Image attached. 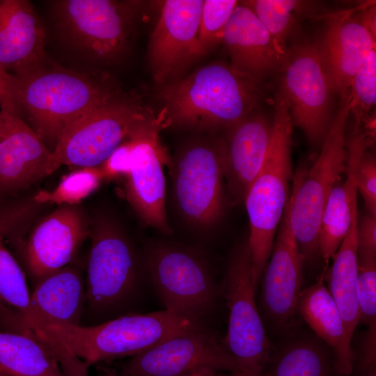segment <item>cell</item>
<instances>
[{"instance_id":"cell-7","label":"cell","mask_w":376,"mask_h":376,"mask_svg":"<svg viewBox=\"0 0 376 376\" xmlns=\"http://www.w3.org/2000/svg\"><path fill=\"white\" fill-rule=\"evenodd\" d=\"M58 34L70 49L92 62L122 58L134 29L130 3L111 0H58L52 3Z\"/></svg>"},{"instance_id":"cell-39","label":"cell","mask_w":376,"mask_h":376,"mask_svg":"<svg viewBox=\"0 0 376 376\" xmlns=\"http://www.w3.org/2000/svg\"><path fill=\"white\" fill-rule=\"evenodd\" d=\"M0 322L8 328V331L29 334L20 313L7 306L0 297Z\"/></svg>"},{"instance_id":"cell-40","label":"cell","mask_w":376,"mask_h":376,"mask_svg":"<svg viewBox=\"0 0 376 376\" xmlns=\"http://www.w3.org/2000/svg\"><path fill=\"white\" fill-rule=\"evenodd\" d=\"M188 376H247L242 372H227L214 369L198 371Z\"/></svg>"},{"instance_id":"cell-30","label":"cell","mask_w":376,"mask_h":376,"mask_svg":"<svg viewBox=\"0 0 376 376\" xmlns=\"http://www.w3.org/2000/svg\"><path fill=\"white\" fill-rule=\"evenodd\" d=\"M102 180L99 167L79 168L65 175L53 191H40L34 198L38 203L74 205L95 191Z\"/></svg>"},{"instance_id":"cell-8","label":"cell","mask_w":376,"mask_h":376,"mask_svg":"<svg viewBox=\"0 0 376 376\" xmlns=\"http://www.w3.org/2000/svg\"><path fill=\"white\" fill-rule=\"evenodd\" d=\"M224 141L199 139L186 143L171 162L173 194L182 219L199 230L214 226L226 198Z\"/></svg>"},{"instance_id":"cell-1","label":"cell","mask_w":376,"mask_h":376,"mask_svg":"<svg viewBox=\"0 0 376 376\" xmlns=\"http://www.w3.org/2000/svg\"><path fill=\"white\" fill-rule=\"evenodd\" d=\"M205 327L203 322L166 310L127 313L93 325H49L39 336L63 366L74 357L88 367L133 357L179 334Z\"/></svg>"},{"instance_id":"cell-27","label":"cell","mask_w":376,"mask_h":376,"mask_svg":"<svg viewBox=\"0 0 376 376\" xmlns=\"http://www.w3.org/2000/svg\"><path fill=\"white\" fill-rule=\"evenodd\" d=\"M357 206L352 213V223L346 237L324 274L328 290L340 313L347 336L352 340L360 321L357 295Z\"/></svg>"},{"instance_id":"cell-41","label":"cell","mask_w":376,"mask_h":376,"mask_svg":"<svg viewBox=\"0 0 376 376\" xmlns=\"http://www.w3.org/2000/svg\"><path fill=\"white\" fill-rule=\"evenodd\" d=\"M97 376H122L118 371L114 368L100 365L97 368Z\"/></svg>"},{"instance_id":"cell-13","label":"cell","mask_w":376,"mask_h":376,"mask_svg":"<svg viewBox=\"0 0 376 376\" xmlns=\"http://www.w3.org/2000/svg\"><path fill=\"white\" fill-rule=\"evenodd\" d=\"M164 113L141 123L129 135L132 141L131 166L127 175L126 196L143 223L171 234L166 211V180L163 166L169 158L162 145Z\"/></svg>"},{"instance_id":"cell-31","label":"cell","mask_w":376,"mask_h":376,"mask_svg":"<svg viewBox=\"0 0 376 376\" xmlns=\"http://www.w3.org/2000/svg\"><path fill=\"white\" fill-rule=\"evenodd\" d=\"M0 297L24 319L29 311L31 294L22 269L3 244L1 227Z\"/></svg>"},{"instance_id":"cell-16","label":"cell","mask_w":376,"mask_h":376,"mask_svg":"<svg viewBox=\"0 0 376 376\" xmlns=\"http://www.w3.org/2000/svg\"><path fill=\"white\" fill-rule=\"evenodd\" d=\"M60 166L24 120L0 110V198L24 190Z\"/></svg>"},{"instance_id":"cell-37","label":"cell","mask_w":376,"mask_h":376,"mask_svg":"<svg viewBox=\"0 0 376 376\" xmlns=\"http://www.w3.org/2000/svg\"><path fill=\"white\" fill-rule=\"evenodd\" d=\"M0 110L22 119L18 105L15 79L0 65Z\"/></svg>"},{"instance_id":"cell-24","label":"cell","mask_w":376,"mask_h":376,"mask_svg":"<svg viewBox=\"0 0 376 376\" xmlns=\"http://www.w3.org/2000/svg\"><path fill=\"white\" fill-rule=\"evenodd\" d=\"M46 34L33 6L26 0H0V65L12 75L39 63Z\"/></svg>"},{"instance_id":"cell-42","label":"cell","mask_w":376,"mask_h":376,"mask_svg":"<svg viewBox=\"0 0 376 376\" xmlns=\"http://www.w3.org/2000/svg\"><path fill=\"white\" fill-rule=\"evenodd\" d=\"M354 376H376V371L369 373H357Z\"/></svg>"},{"instance_id":"cell-29","label":"cell","mask_w":376,"mask_h":376,"mask_svg":"<svg viewBox=\"0 0 376 376\" xmlns=\"http://www.w3.org/2000/svg\"><path fill=\"white\" fill-rule=\"evenodd\" d=\"M241 4L250 9L285 52L286 40L304 3L291 0H248Z\"/></svg>"},{"instance_id":"cell-17","label":"cell","mask_w":376,"mask_h":376,"mask_svg":"<svg viewBox=\"0 0 376 376\" xmlns=\"http://www.w3.org/2000/svg\"><path fill=\"white\" fill-rule=\"evenodd\" d=\"M289 210L288 199L270 260L265 269L263 288L265 313L273 329L279 331L290 327L297 313L303 284L304 260L290 228Z\"/></svg>"},{"instance_id":"cell-26","label":"cell","mask_w":376,"mask_h":376,"mask_svg":"<svg viewBox=\"0 0 376 376\" xmlns=\"http://www.w3.org/2000/svg\"><path fill=\"white\" fill-rule=\"evenodd\" d=\"M262 376H339L332 350L312 334L288 337L270 352Z\"/></svg>"},{"instance_id":"cell-4","label":"cell","mask_w":376,"mask_h":376,"mask_svg":"<svg viewBox=\"0 0 376 376\" xmlns=\"http://www.w3.org/2000/svg\"><path fill=\"white\" fill-rule=\"evenodd\" d=\"M292 127L287 101L279 91L274 102L272 135L265 162L244 200L249 221L247 242L255 290L269 259L290 197V182L293 178Z\"/></svg>"},{"instance_id":"cell-10","label":"cell","mask_w":376,"mask_h":376,"mask_svg":"<svg viewBox=\"0 0 376 376\" xmlns=\"http://www.w3.org/2000/svg\"><path fill=\"white\" fill-rule=\"evenodd\" d=\"M145 261L165 310L203 322L217 296L216 283L203 258L190 248L159 241L147 245Z\"/></svg>"},{"instance_id":"cell-25","label":"cell","mask_w":376,"mask_h":376,"mask_svg":"<svg viewBox=\"0 0 376 376\" xmlns=\"http://www.w3.org/2000/svg\"><path fill=\"white\" fill-rule=\"evenodd\" d=\"M324 270L318 280L302 290L297 312L314 334L332 350L339 376H350L354 370V351L340 313L324 283Z\"/></svg>"},{"instance_id":"cell-35","label":"cell","mask_w":376,"mask_h":376,"mask_svg":"<svg viewBox=\"0 0 376 376\" xmlns=\"http://www.w3.org/2000/svg\"><path fill=\"white\" fill-rule=\"evenodd\" d=\"M356 182L357 191L363 196L367 212L376 214V159L368 149L359 162Z\"/></svg>"},{"instance_id":"cell-3","label":"cell","mask_w":376,"mask_h":376,"mask_svg":"<svg viewBox=\"0 0 376 376\" xmlns=\"http://www.w3.org/2000/svg\"><path fill=\"white\" fill-rule=\"evenodd\" d=\"M163 128L227 130L254 113L258 84L230 65L212 63L164 85Z\"/></svg>"},{"instance_id":"cell-38","label":"cell","mask_w":376,"mask_h":376,"mask_svg":"<svg viewBox=\"0 0 376 376\" xmlns=\"http://www.w3.org/2000/svg\"><path fill=\"white\" fill-rule=\"evenodd\" d=\"M357 249L376 251V214L368 212L358 221Z\"/></svg>"},{"instance_id":"cell-21","label":"cell","mask_w":376,"mask_h":376,"mask_svg":"<svg viewBox=\"0 0 376 376\" xmlns=\"http://www.w3.org/2000/svg\"><path fill=\"white\" fill-rule=\"evenodd\" d=\"M85 301L82 272L68 265L36 283L29 311L23 319L24 326L38 338L49 325H79Z\"/></svg>"},{"instance_id":"cell-32","label":"cell","mask_w":376,"mask_h":376,"mask_svg":"<svg viewBox=\"0 0 376 376\" xmlns=\"http://www.w3.org/2000/svg\"><path fill=\"white\" fill-rule=\"evenodd\" d=\"M237 4L235 0L203 1L198 30L203 56L222 42L226 24Z\"/></svg>"},{"instance_id":"cell-11","label":"cell","mask_w":376,"mask_h":376,"mask_svg":"<svg viewBox=\"0 0 376 376\" xmlns=\"http://www.w3.org/2000/svg\"><path fill=\"white\" fill-rule=\"evenodd\" d=\"M251 256L247 240L231 252L224 281L229 311L228 327L221 344L247 376H262L272 347L255 302Z\"/></svg>"},{"instance_id":"cell-18","label":"cell","mask_w":376,"mask_h":376,"mask_svg":"<svg viewBox=\"0 0 376 376\" xmlns=\"http://www.w3.org/2000/svg\"><path fill=\"white\" fill-rule=\"evenodd\" d=\"M91 231L81 211L63 205L31 230L24 245L29 273L36 283L69 265Z\"/></svg>"},{"instance_id":"cell-43","label":"cell","mask_w":376,"mask_h":376,"mask_svg":"<svg viewBox=\"0 0 376 376\" xmlns=\"http://www.w3.org/2000/svg\"><path fill=\"white\" fill-rule=\"evenodd\" d=\"M0 376H13L0 366Z\"/></svg>"},{"instance_id":"cell-23","label":"cell","mask_w":376,"mask_h":376,"mask_svg":"<svg viewBox=\"0 0 376 376\" xmlns=\"http://www.w3.org/2000/svg\"><path fill=\"white\" fill-rule=\"evenodd\" d=\"M373 136L368 130L354 127L348 141L346 178L338 180L328 198L320 224L319 253L327 270L329 263L350 230L353 210L357 206V169L359 162Z\"/></svg>"},{"instance_id":"cell-14","label":"cell","mask_w":376,"mask_h":376,"mask_svg":"<svg viewBox=\"0 0 376 376\" xmlns=\"http://www.w3.org/2000/svg\"><path fill=\"white\" fill-rule=\"evenodd\" d=\"M206 369L242 372L221 342L203 327L130 357L118 371L122 376H188Z\"/></svg>"},{"instance_id":"cell-12","label":"cell","mask_w":376,"mask_h":376,"mask_svg":"<svg viewBox=\"0 0 376 376\" xmlns=\"http://www.w3.org/2000/svg\"><path fill=\"white\" fill-rule=\"evenodd\" d=\"M281 69L280 91L287 101L293 125L301 130L311 144L321 146L334 118V91L315 42L293 46Z\"/></svg>"},{"instance_id":"cell-15","label":"cell","mask_w":376,"mask_h":376,"mask_svg":"<svg viewBox=\"0 0 376 376\" xmlns=\"http://www.w3.org/2000/svg\"><path fill=\"white\" fill-rule=\"evenodd\" d=\"M203 0H167L151 34L148 55L155 81L166 85L203 56L198 30Z\"/></svg>"},{"instance_id":"cell-2","label":"cell","mask_w":376,"mask_h":376,"mask_svg":"<svg viewBox=\"0 0 376 376\" xmlns=\"http://www.w3.org/2000/svg\"><path fill=\"white\" fill-rule=\"evenodd\" d=\"M13 75L22 120L52 151L68 125L120 93L102 76L65 68L47 56Z\"/></svg>"},{"instance_id":"cell-6","label":"cell","mask_w":376,"mask_h":376,"mask_svg":"<svg viewBox=\"0 0 376 376\" xmlns=\"http://www.w3.org/2000/svg\"><path fill=\"white\" fill-rule=\"evenodd\" d=\"M86 279L84 314L97 324L125 315L139 290V260L130 240L108 221L92 232Z\"/></svg>"},{"instance_id":"cell-19","label":"cell","mask_w":376,"mask_h":376,"mask_svg":"<svg viewBox=\"0 0 376 376\" xmlns=\"http://www.w3.org/2000/svg\"><path fill=\"white\" fill-rule=\"evenodd\" d=\"M221 42L230 65L256 84L281 69L288 54L253 12L240 3L226 24Z\"/></svg>"},{"instance_id":"cell-9","label":"cell","mask_w":376,"mask_h":376,"mask_svg":"<svg viewBox=\"0 0 376 376\" xmlns=\"http://www.w3.org/2000/svg\"><path fill=\"white\" fill-rule=\"evenodd\" d=\"M153 113L139 98L120 93L68 125L52 150L60 165L98 167Z\"/></svg>"},{"instance_id":"cell-20","label":"cell","mask_w":376,"mask_h":376,"mask_svg":"<svg viewBox=\"0 0 376 376\" xmlns=\"http://www.w3.org/2000/svg\"><path fill=\"white\" fill-rule=\"evenodd\" d=\"M315 44L332 90L341 95L349 90L353 77L375 49V35L358 17L344 14L328 19Z\"/></svg>"},{"instance_id":"cell-28","label":"cell","mask_w":376,"mask_h":376,"mask_svg":"<svg viewBox=\"0 0 376 376\" xmlns=\"http://www.w3.org/2000/svg\"><path fill=\"white\" fill-rule=\"evenodd\" d=\"M0 366L13 376H65L47 345L33 335L0 331Z\"/></svg>"},{"instance_id":"cell-36","label":"cell","mask_w":376,"mask_h":376,"mask_svg":"<svg viewBox=\"0 0 376 376\" xmlns=\"http://www.w3.org/2000/svg\"><path fill=\"white\" fill-rule=\"evenodd\" d=\"M132 141L129 136L98 166L103 179H111L129 174L131 166Z\"/></svg>"},{"instance_id":"cell-34","label":"cell","mask_w":376,"mask_h":376,"mask_svg":"<svg viewBox=\"0 0 376 376\" xmlns=\"http://www.w3.org/2000/svg\"><path fill=\"white\" fill-rule=\"evenodd\" d=\"M357 295L360 320L376 330V251L357 249Z\"/></svg>"},{"instance_id":"cell-33","label":"cell","mask_w":376,"mask_h":376,"mask_svg":"<svg viewBox=\"0 0 376 376\" xmlns=\"http://www.w3.org/2000/svg\"><path fill=\"white\" fill-rule=\"evenodd\" d=\"M350 110L359 125L376 102V50L373 49L353 77L350 88Z\"/></svg>"},{"instance_id":"cell-5","label":"cell","mask_w":376,"mask_h":376,"mask_svg":"<svg viewBox=\"0 0 376 376\" xmlns=\"http://www.w3.org/2000/svg\"><path fill=\"white\" fill-rule=\"evenodd\" d=\"M349 91L340 95L339 109L310 169L301 168L293 176L290 194L289 221L304 261L319 253L320 224L328 198L345 170L346 125L350 116Z\"/></svg>"},{"instance_id":"cell-22","label":"cell","mask_w":376,"mask_h":376,"mask_svg":"<svg viewBox=\"0 0 376 376\" xmlns=\"http://www.w3.org/2000/svg\"><path fill=\"white\" fill-rule=\"evenodd\" d=\"M272 123L253 113L228 129L224 139L226 198L230 204L244 202L259 174L269 146Z\"/></svg>"}]
</instances>
